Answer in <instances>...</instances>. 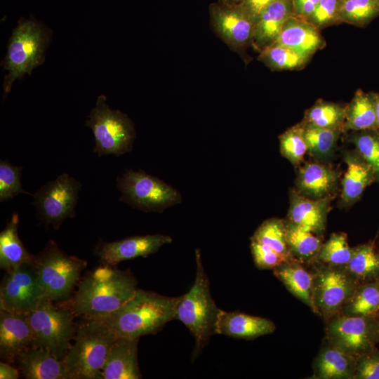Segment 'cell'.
Here are the masks:
<instances>
[{"label":"cell","mask_w":379,"mask_h":379,"mask_svg":"<svg viewBox=\"0 0 379 379\" xmlns=\"http://www.w3.org/2000/svg\"><path fill=\"white\" fill-rule=\"evenodd\" d=\"M137 286L130 270L103 264L79 281L69 307L76 316L103 317L127 302L135 295Z\"/></svg>","instance_id":"6da1fadb"},{"label":"cell","mask_w":379,"mask_h":379,"mask_svg":"<svg viewBox=\"0 0 379 379\" xmlns=\"http://www.w3.org/2000/svg\"><path fill=\"white\" fill-rule=\"evenodd\" d=\"M182 296L168 297L138 288L135 295L116 312L103 317L116 337L140 338L154 334L175 319Z\"/></svg>","instance_id":"7a4b0ae2"},{"label":"cell","mask_w":379,"mask_h":379,"mask_svg":"<svg viewBox=\"0 0 379 379\" xmlns=\"http://www.w3.org/2000/svg\"><path fill=\"white\" fill-rule=\"evenodd\" d=\"M74 343L63 359L67 379H101V372L116 335L103 321L84 317Z\"/></svg>","instance_id":"3957f363"},{"label":"cell","mask_w":379,"mask_h":379,"mask_svg":"<svg viewBox=\"0 0 379 379\" xmlns=\"http://www.w3.org/2000/svg\"><path fill=\"white\" fill-rule=\"evenodd\" d=\"M196 265L194 282L190 290L182 295L175 312V319L184 324L194 338L192 361L196 360L211 337L215 334L220 310L211 297L209 280L198 249L196 250Z\"/></svg>","instance_id":"277c9868"},{"label":"cell","mask_w":379,"mask_h":379,"mask_svg":"<svg viewBox=\"0 0 379 379\" xmlns=\"http://www.w3.org/2000/svg\"><path fill=\"white\" fill-rule=\"evenodd\" d=\"M48 35L42 25L34 20L22 18L13 29L8 51L1 62L8 72L4 81V93L7 95L16 79L31 74L34 68L42 64Z\"/></svg>","instance_id":"5b68a950"},{"label":"cell","mask_w":379,"mask_h":379,"mask_svg":"<svg viewBox=\"0 0 379 379\" xmlns=\"http://www.w3.org/2000/svg\"><path fill=\"white\" fill-rule=\"evenodd\" d=\"M34 264L39 283L52 302H68L78 285L87 262L62 251L57 244L48 241L35 256Z\"/></svg>","instance_id":"8992f818"},{"label":"cell","mask_w":379,"mask_h":379,"mask_svg":"<svg viewBox=\"0 0 379 379\" xmlns=\"http://www.w3.org/2000/svg\"><path fill=\"white\" fill-rule=\"evenodd\" d=\"M32 332V345L49 349L63 360L72 346L77 327L69 307H56L47 300L27 313Z\"/></svg>","instance_id":"52a82bcc"},{"label":"cell","mask_w":379,"mask_h":379,"mask_svg":"<svg viewBox=\"0 0 379 379\" xmlns=\"http://www.w3.org/2000/svg\"><path fill=\"white\" fill-rule=\"evenodd\" d=\"M106 96H98L86 124L93 133L95 141L93 153L98 157L108 154L120 156L132 151L135 138L133 123L127 114L112 109Z\"/></svg>","instance_id":"ba28073f"},{"label":"cell","mask_w":379,"mask_h":379,"mask_svg":"<svg viewBox=\"0 0 379 379\" xmlns=\"http://www.w3.org/2000/svg\"><path fill=\"white\" fill-rule=\"evenodd\" d=\"M117 186L121 201L144 212L162 213L182 201L176 189L141 170H126L117 178Z\"/></svg>","instance_id":"9c48e42d"},{"label":"cell","mask_w":379,"mask_h":379,"mask_svg":"<svg viewBox=\"0 0 379 379\" xmlns=\"http://www.w3.org/2000/svg\"><path fill=\"white\" fill-rule=\"evenodd\" d=\"M81 188L80 182L66 173L46 182L32 194L37 217L58 230L67 218L75 217Z\"/></svg>","instance_id":"30bf717a"},{"label":"cell","mask_w":379,"mask_h":379,"mask_svg":"<svg viewBox=\"0 0 379 379\" xmlns=\"http://www.w3.org/2000/svg\"><path fill=\"white\" fill-rule=\"evenodd\" d=\"M47 300L34 261L6 271L0 287V310L27 314Z\"/></svg>","instance_id":"8fae6325"},{"label":"cell","mask_w":379,"mask_h":379,"mask_svg":"<svg viewBox=\"0 0 379 379\" xmlns=\"http://www.w3.org/2000/svg\"><path fill=\"white\" fill-rule=\"evenodd\" d=\"M328 342L356 357L375 349L379 343V321L376 317L341 315L327 326Z\"/></svg>","instance_id":"7c38bea8"},{"label":"cell","mask_w":379,"mask_h":379,"mask_svg":"<svg viewBox=\"0 0 379 379\" xmlns=\"http://www.w3.org/2000/svg\"><path fill=\"white\" fill-rule=\"evenodd\" d=\"M208 11L212 29L232 51L241 53L252 46L255 22L239 5L217 1Z\"/></svg>","instance_id":"4fadbf2b"},{"label":"cell","mask_w":379,"mask_h":379,"mask_svg":"<svg viewBox=\"0 0 379 379\" xmlns=\"http://www.w3.org/2000/svg\"><path fill=\"white\" fill-rule=\"evenodd\" d=\"M360 283L345 267L326 265L314 274V302L319 314L330 318L341 310Z\"/></svg>","instance_id":"5bb4252c"},{"label":"cell","mask_w":379,"mask_h":379,"mask_svg":"<svg viewBox=\"0 0 379 379\" xmlns=\"http://www.w3.org/2000/svg\"><path fill=\"white\" fill-rule=\"evenodd\" d=\"M172 241L169 236L160 234L133 236L112 242H101L95 248V254L102 264L115 266L124 260L146 258Z\"/></svg>","instance_id":"9a60e30c"},{"label":"cell","mask_w":379,"mask_h":379,"mask_svg":"<svg viewBox=\"0 0 379 379\" xmlns=\"http://www.w3.org/2000/svg\"><path fill=\"white\" fill-rule=\"evenodd\" d=\"M340 171L327 162L313 160L298 166L295 189L302 196L320 199L335 196Z\"/></svg>","instance_id":"2e32d148"},{"label":"cell","mask_w":379,"mask_h":379,"mask_svg":"<svg viewBox=\"0 0 379 379\" xmlns=\"http://www.w3.org/2000/svg\"><path fill=\"white\" fill-rule=\"evenodd\" d=\"M335 196L312 199L300 194L295 188L290 190L287 221L321 236L326 230L328 214Z\"/></svg>","instance_id":"e0dca14e"},{"label":"cell","mask_w":379,"mask_h":379,"mask_svg":"<svg viewBox=\"0 0 379 379\" xmlns=\"http://www.w3.org/2000/svg\"><path fill=\"white\" fill-rule=\"evenodd\" d=\"M32 332L25 313L0 311V356L8 363L32 345Z\"/></svg>","instance_id":"ac0fdd59"},{"label":"cell","mask_w":379,"mask_h":379,"mask_svg":"<svg viewBox=\"0 0 379 379\" xmlns=\"http://www.w3.org/2000/svg\"><path fill=\"white\" fill-rule=\"evenodd\" d=\"M343 158L347 169L341 179L340 203L348 207L360 199L365 189L376 181V177L357 149H345Z\"/></svg>","instance_id":"d6986e66"},{"label":"cell","mask_w":379,"mask_h":379,"mask_svg":"<svg viewBox=\"0 0 379 379\" xmlns=\"http://www.w3.org/2000/svg\"><path fill=\"white\" fill-rule=\"evenodd\" d=\"M139 338H116L107 354L101 379H140L138 361Z\"/></svg>","instance_id":"ffe728a7"},{"label":"cell","mask_w":379,"mask_h":379,"mask_svg":"<svg viewBox=\"0 0 379 379\" xmlns=\"http://www.w3.org/2000/svg\"><path fill=\"white\" fill-rule=\"evenodd\" d=\"M275 328L274 324L268 319L220 309L215 324V334L251 340L270 334Z\"/></svg>","instance_id":"44dd1931"},{"label":"cell","mask_w":379,"mask_h":379,"mask_svg":"<svg viewBox=\"0 0 379 379\" xmlns=\"http://www.w3.org/2000/svg\"><path fill=\"white\" fill-rule=\"evenodd\" d=\"M274 43L286 46L312 58L326 46L321 30L307 20L293 15L284 23Z\"/></svg>","instance_id":"7402d4cb"},{"label":"cell","mask_w":379,"mask_h":379,"mask_svg":"<svg viewBox=\"0 0 379 379\" xmlns=\"http://www.w3.org/2000/svg\"><path fill=\"white\" fill-rule=\"evenodd\" d=\"M294 15L293 0H274L255 21L252 46L258 53L275 42L283 25Z\"/></svg>","instance_id":"603a6c76"},{"label":"cell","mask_w":379,"mask_h":379,"mask_svg":"<svg viewBox=\"0 0 379 379\" xmlns=\"http://www.w3.org/2000/svg\"><path fill=\"white\" fill-rule=\"evenodd\" d=\"M27 379H67L63 361L49 349L30 345L16 357Z\"/></svg>","instance_id":"cb8c5ba5"},{"label":"cell","mask_w":379,"mask_h":379,"mask_svg":"<svg viewBox=\"0 0 379 379\" xmlns=\"http://www.w3.org/2000/svg\"><path fill=\"white\" fill-rule=\"evenodd\" d=\"M273 271L291 293L319 314L314 302V274L305 270L297 260L284 262Z\"/></svg>","instance_id":"d4e9b609"},{"label":"cell","mask_w":379,"mask_h":379,"mask_svg":"<svg viewBox=\"0 0 379 379\" xmlns=\"http://www.w3.org/2000/svg\"><path fill=\"white\" fill-rule=\"evenodd\" d=\"M357 358L328 342L314 363V377L318 379L354 378Z\"/></svg>","instance_id":"484cf974"},{"label":"cell","mask_w":379,"mask_h":379,"mask_svg":"<svg viewBox=\"0 0 379 379\" xmlns=\"http://www.w3.org/2000/svg\"><path fill=\"white\" fill-rule=\"evenodd\" d=\"M371 128H378L375 92L357 89L345 105L343 133Z\"/></svg>","instance_id":"4316f807"},{"label":"cell","mask_w":379,"mask_h":379,"mask_svg":"<svg viewBox=\"0 0 379 379\" xmlns=\"http://www.w3.org/2000/svg\"><path fill=\"white\" fill-rule=\"evenodd\" d=\"M19 220L18 213H13L0 233V267L6 271L35 259L19 237Z\"/></svg>","instance_id":"83f0119b"},{"label":"cell","mask_w":379,"mask_h":379,"mask_svg":"<svg viewBox=\"0 0 379 379\" xmlns=\"http://www.w3.org/2000/svg\"><path fill=\"white\" fill-rule=\"evenodd\" d=\"M307 145V154L313 160L327 162L333 157L341 130L319 128L300 122Z\"/></svg>","instance_id":"f1b7e54d"},{"label":"cell","mask_w":379,"mask_h":379,"mask_svg":"<svg viewBox=\"0 0 379 379\" xmlns=\"http://www.w3.org/2000/svg\"><path fill=\"white\" fill-rule=\"evenodd\" d=\"M345 267L359 283L379 280V253L374 242L353 247L352 257Z\"/></svg>","instance_id":"f546056e"},{"label":"cell","mask_w":379,"mask_h":379,"mask_svg":"<svg viewBox=\"0 0 379 379\" xmlns=\"http://www.w3.org/2000/svg\"><path fill=\"white\" fill-rule=\"evenodd\" d=\"M345 105L319 99L305 111L301 122L319 128L338 129L343 132Z\"/></svg>","instance_id":"4dcf8cb0"},{"label":"cell","mask_w":379,"mask_h":379,"mask_svg":"<svg viewBox=\"0 0 379 379\" xmlns=\"http://www.w3.org/2000/svg\"><path fill=\"white\" fill-rule=\"evenodd\" d=\"M311 58L278 43L265 48L258 56V60L272 71L300 69Z\"/></svg>","instance_id":"1f68e13d"},{"label":"cell","mask_w":379,"mask_h":379,"mask_svg":"<svg viewBox=\"0 0 379 379\" xmlns=\"http://www.w3.org/2000/svg\"><path fill=\"white\" fill-rule=\"evenodd\" d=\"M341 310L344 315L348 316L379 314V280L359 284Z\"/></svg>","instance_id":"d6a6232c"},{"label":"cell","mask_w":379,"mask_h":379,"mask_svg":"<svg viewBox=\"0 0 379 379\" xmlns=\"http://www.w3.org/2000/svg\"><path fill=\"white\" fill-rule=\"evenodd\" d=\"M286 241L293 258L299 262L317 258L322 245L319 236L285 220Z\"/></svg>","instance_id":"836d02e7"},{"label":"cell","mask_w":379,"mask_h":379,"mask_svg":"<svg viewBox=\"0 0 379 379\" xmlns=\"http://www.w3.org/2000/svg\"><path fill=\"white\" fill-rule=\"evenodd\" d=\"M251 239L265 244L290 260L292 255L287 241L285 220L272 218L265 220L255 231Z\"/></svg>","instance_id":"e575fe53"},{"label":"cell","mask_w":379,"mask_h":379,"mask_svg":"<svg viewBox=\"0 0 379 379\" xmlns=\"http://www.w3.org/2000/svg\"><path fill=\"white\" fill-rule=\"evenodd\" d=\"M379 16V0H343L340 11V23L365 27Z\"/></svg>","instance_id":"d590c367"},{"label":"cell","mask_w":379,"mask_h":379,"mask_svg":"<svg viewBox=\"0 0 379 379\" xmlns=\"http://www.w3.org/2000/svg\"><path fill=\"white\" fill-rule=\"evenodd\" d=\"M352 254V248L348 244L347 234L334 232L322 244L316 259L326 265L345 267Z\"/></svg>","instance_id":"8d00e7d4"},{"label":"cell","mask_w":379,"mask_h":379,"mask_svg":"<svg viewBox=\"0 0 379 379\" xmlns=\"http://www.w3.org/2000/svg\"><path fill=\"white\" fill-rule=\"evenodd\" d=\"M347 139L373 168L379 182V130L350 131Z\"/></svg>","instance_id":"74e56055"},{"label":"cell","mask_w":379,"mask_h":379,"mask_svg":"<svg viewBox=\"0 0 379 379\" xmlns=\"http://www.w3.org/2000/svg\"><path fill=\"white\" fill-rule=\"evenodd\" d=\"M281 155L294 166H300L307 154V145L300 123L288 128L279 137Z\"/></svg>","instance_id":"f35d334b"},{"label":"cell","mask_w":379,"mask_h":379,"mask_svg":"<svg viewBox=\"0 0 379 379\" xmlns=\"http://www.w3.org/2000/svg\"><path fill=\"white\" fill-rule=\"evenodd\" d=\"M22 166H13L6 160L0 161V201H8L20 194L32 195L23 190L20 181Z\"/></svg>","instance_id":"ab89813d"},{"label":"cell","mask_w":379,"mask_h":379,"mask_svg":"<svg viewBox=\"0 0 379 379\" xmlns=\"http://www.w3.org/2000/svg\"><path fill=\"white\" fill-rule=\"evenodd\" d=\"M343 0H319L313 13L305 20L321 30L340 24L339 11Z\"/></svg>","instance_id":"60d3db41"},{"label":"cell","mask_w":379,"mask_h":379,"mask_svg":"<svg viewBox=\"0 0 379 379\" xmlns=\"http://www.w3.org/2000/svg\"><path fill=\"white\" fill-rule=\"evenodd\" d=\"M251 251L255 265L260 270H273L280 264L290 261L270 247L253 239H251Z\"/></svg>","instance_id":"b9f144b4"},{"label":"cell","mask_w":379,"mask_h":379,"mask_svg":"<svg viewBox=\"0 0 379 379\" xmlns=\"http://www.w3.org/2000/svg\"><path fill=\"white\" fill-rule=\"evenodd\" d=\"M354 379H379V350L374 349L357 359Z\"/></svg>","instance_id":"7bdbcfd3"},{"label":"cell","mask_w":379,"mask_h":379,"mask_svg":"<svg viewBox=\"0 0 379 379\" xmlns=\"http://www.w3.org/2000/svg\"><path fill=\"white\" fill-rule=\"evenodd\" d=\"M274 0H242L238 4L255 21L264 9Z\"/></svg>","instance_id":"ee69618b"},{"label":"cell","mask_w":379,"mask_h":379,"mask_svg":"<svg viewBox=\"0 0 379 379\" xmlns=\"http://www.w3.org/2000/svg\"><path fill=\"white\" fill-rule=\"evenodd\" d=\"M319 0H293L294 15L306 19L316 8Z\"/></svg>","instance_id":"f6af8a7d"},{"label":"cell","mask_w":379,"mask_h":379,"mask_svg":"<svg viewBox=\"0 0 379 379\" xmlns=\"http://www.w3.org/2000/svg\"><path fill=\"white\" fill-rule=\"evenodd\" d=\"M19 378L18 370L8 362L0 363L1 379H17Z\"/></svg>","instance_id":"bcb514c9"},{"label":"cell","mask_w":379,"mask_h":379,"mask_svg":"<svg viewBox=\"0 0 379 379\" xmlns=\"http://www.w3.org/2000/svg\"><path fill=\"white\" fill-rule=\"evenodd\" d=\"M377 128L379 130V93H375Z\"/></svg>","instance_id":"7dc6e473"},{"label":"cell","mask_w":379,"mask_h":379,"mask_svg":"<svg viewBox=\"0 0 379 379\" xmlns=\"http://www.w3.org/2000/svg\"><path fill=\"white\" fill-rule=\"evenodd\" d=\"M217 1L225 4L238 5L241 3L242 0H217Z\"/></svg>","instance_id":"c3c4849f"},{"label":"cell","mask_w":379,"mask_h":379,"mask_svg":"<svg viewBox=\"0 0 379 379\" xmlns=\"http://www.w3.org/2000/svg\"><path fill=\"white\" fill-rule=\"evenodd\" d=\"M378 321H379V319H378Z\"/></svg>","instance_id":"681fc988"}]
</instances>
